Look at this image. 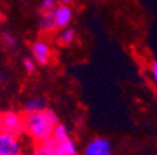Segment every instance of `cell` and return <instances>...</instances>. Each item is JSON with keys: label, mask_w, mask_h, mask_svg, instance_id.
<instances>
[{"label": "cell", "mask_w": 157, "mask_h": 155, "mask_svg": "<svg viewBox=\"0 0 157 155\" xmlns=\"http://www.w3.org/2000/svg\"><path fill=\"white\" fill-rule=\"evenodd\" d=\"M0 81H2V77H0Z\"/></svg>", "instance_id": "cell-18"}, {"label": "cell", "mask_w": 157, "mask_h": 155, "mask_svg": "<svg viewBox=\"0 0 157 155\" xmlns=\"http://www.w3.org/2000/svg\"><path fill=\"white\" fill-rule=\"evenodd\" d=\"M0 155H20V142L17 136L0 131Z\"/></svg>", "instance_id": "cell-4"}, {"label": "cell", "mask_w": 157, "mask_h": 155, "mask_svg": "<svg viewBox=\"0 0 157 155\" xmlns=\"http://www.w3.org/2000/svg\"><path fill=\"white\" fill-rule=\"evenodd\" d=\"M52 138L60 146V148L65 151L66 155H77L78 154L77 147H76L75 141L70 138L69 131L65 124H60V123H59V124H56V126L53 127Z\"/></svg>", "instance_id": "cell-3"}, {"label": "cell", "mask_w": 157, "mask_h": 155, "mask_svg": "<svg viewBox=\"0 0 157 155\" xmlns=\"http://www.w3.org/2000/svg\"><path fill=\"white\" fill-rule=\"evenodd\" d=\"M33 155H66L58 142L51 137L42 142H38L33 151Z\"/></svg>", "instance_id": "cell-6"}, {"label": "cell", "mask_w": 157, "mask_h": 155, "mask_svg": "<svg viewBox=\"0 0 157 155\" xmlns=\"http://www.w3.org/2000/svg\"><path fill=\"white\" fill-rule=\"evenodd\" d=\"M2 115V131H6L13 136H18L24 131L23 115L14 110H7Z\"/></svg>", "instance_id": "cell-2"}, {"label": "cell", "mask_w": 157, "mask_h": 155, "mask_svg": "<svg viewBox=\"0 0 157 155\" xmlns=\"http://www.w3.org/2000/svg\"><path fill=\"white\" fill-rule=\"evenodd\" d=\"M151 76H153L154 84L157 85V61H153V65H151Z\"/></svg>", "instance_id": "cell-15"}, {"label": "cell", "mask_w": 157, "mask_h": 155, "mask_svg": "<svg viewBox=\"0 0 157 155\" xmlns=\"http://www.w3.org/2000/svg\"><path fill=\"white\" fill-rule=\"evenodd\" d=\"M112 146L107 138H94L84 148V155H111Z\"/></svg>", "instance_id": "cell-5"}, {"label": "cell", "mask_w": 157, "mask_h": 155, "mask_svg": "<svg viewBox=\"0 0 157 155\" xmlns=\"http://www.w3.org/2000/svg\"><path fill=\"white\" fill-rule=\"evenodd\" d=\"M59 2H60V3H62L63 6H67V4L70 3V2H72V0H59Z\"/></svg>", "instance_id": "cell-16"}, {"label": "cell", "mask_w": 157, "mask_h": 155, "mask_svg": "<svg viewBox=\"0 0 157 155\" xmlns=\"http://www.w3.org/2000/svg\"><path fill=\"white\" fill-rule=\"evenodd\" d=\"M73 41H75V31H73L72 28H66L59 34L58 43L60 46H67V45H70Z\"/></svg>", "instance_id": "cell-11"}, {"label": "cell", "mask_w": 157, "mask_h": 155, "mask_svg": "<svg viewBox=\"0 0 157 155\" xmlns=\"http://www.w3.org/2000/svg\"><path fill=\"white\" fill-rule=\"evenodd\" d=\"M24 131L28 133V136L36 142H42L51 138L53 133V124L46 117L45 110L34 113H24Z\"/></svg>", "instance_id": "cell-1"}, {"label": "cell", "mask_w": 157, "mask_h": 155, "mask_svg": "<svg viewBox=\"0 0 157 155\" xmlns=\"http://www.w3.org/2000/svg\"><path fill=\"white\" fill-rule=\"evenodd\" d=\"M45 109V101L42 98H33V99L27 101L24 105V113H34V112H41Z\"/></svg>", "instance_id": "cell-9"}, {"label": "cell", "mask_w": 157, "mask_h": 155, "mask_svg": "<svg viewBox=\"0 0 157 155\" xmlns=\"http://www.w3.org/2000/svg\"><path fill=\"white\" fill-rule=\"evenodd\" d=\"M53 14V20H55V25L56 28H66V27L70 24L72 21V10L69 9L67 6H56L55 9L52 10Z\"/></svg>", "instance_id": "cell-7"}, {"label": "cell", "mask_w": 157, "mask_h": 155, "mask_svg": "<svg viewBox=\"0 0 157 155\" xmlns=\"http://www.w3.org/2000/svg\"><path fill=\"white\" fill-rule=\"evenodd\" d=\"M24 66H25V70L27 71H34V68H35V65H34V61L31 60V59H24Z\"/></svg>", "instance_id": "cell-14"}, {"label": "cell", "mask_w": 157, "mask_h": 155, "mask_svg": "<svg viewBox=\"0 0 157 155\" xmlns=\"http://www.w3.org/2000/svg\"><path fill=\"white\" fill-rule=\"evenodd\" d=\"M3 41L7 46H14L16 45V38H14L13 35H10V34H4Z\"/></svg>", "instance_id": "cell-13"}, {"label": "cell", "mask_w": 157, "mask_h": 155, "mask_svg": "<svg viewBox=\"0 0 157 155\" xmlns=\"http://www.w3.org/2000/svg\"><path fill=\"white\" fill-rule=\"evenodd\" d=\"M0 131H2V115H0Z\"/></svg>", "instance_id": "cell-17"}, {"label": "cell", "mask_w": 157, "mask_h": 155, "mask_svg": "<svg viewBox=\"0 0 157 155\" xmlns=\"http://www.w3.org/2000/svg\"><path fill=\"white\" fill-rule=\"evenodd\" d=\"M39 28L42 31H53L56 28L55 25V20H53V14L52 11H48V13H44L42 18H41V23H39Z\"/></svg>", "instance_id": "cell-10"}, {"label": "cell", "mask_w": 157, "mask_h": 155, "mask_svg": "<svg viewBox=\"0 0 157 155\" xmlns=\"http://www.w3.org/2000/svg\"><path fill=\"white\" fill-rule=\"evenodd\" d=\"M33 56L39 65H48L51 60V48L46 42L38 41L33 45Z\"/></svg>", "instance_id": "cell-8"}, {"label": "cell", "mask_w": 157, "mask_h": 155, "mask_svg": "<svg viewBox=\"0 0 157 155\" xmlns=\"http://www.w3.org/2000/svg\"><path fill=\"white\" fill-rule=\"evenodd\" d=\"M55 7H56V0H44L42 4H41V10H42V13L52 11Z\"/></svg>", "instance_id": "cell-12"}]
</instances>
